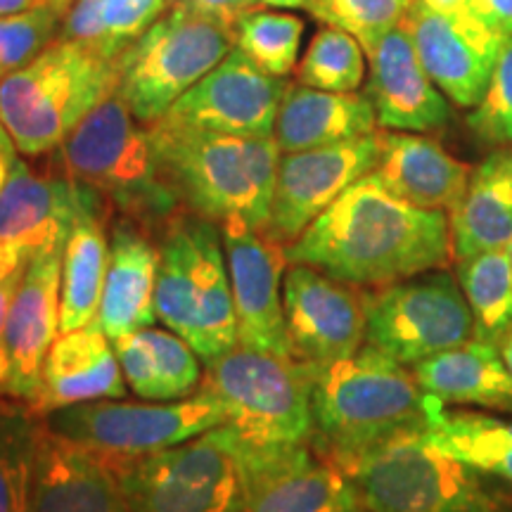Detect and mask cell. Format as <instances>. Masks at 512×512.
<instances>
[{
	"label": "cell",
	"mask_w": 512,
	"mask_h": 512,
	"mask_svg": "<svg viewBox=\"0 0 512 512\" xmlns=\"http://www.w3.org/2000/svg\"><path fill=\"white\" fill-rule=\"evenodd\" d=\"M285 256L287 264L313 266L339 283L377 290L451 266V223L446 211L408 204L368 174L285 245Z\"/></svg>",
	"instance_id": "1"
},
{
	"label": "cell",
	"mask_w": 512,
	"mask_h": 512,
	"mask_svg": "<svg viewBox=\"0 0 512 512\" xmlns=\"http://www.w3.org/2000/svg\"><path fill=\"white\" fill-rule=\"evenodd\" d=\"M150 128L164 181L181 207L214 223L266 230L278 176L273 136H226L157 121Z\"/></svg>",
	"instance_id": "2"
},
{
	"label": "cell",
	"mask_w": 512,
	"mask_h": 512,
	"mask_svg": "<svg viewBox=\"0 0 512 512\" xmlns=\"http://www.w3.org/2000/svg\"><path fill=\"white\" fill-rule=\"evenodd\" d=\"M313 437L339 465L396 434L425 427L427 394L413 370L363 344L354 356L313 366Z\"/></svg>",
	"instance_id": "3"
},
{
	"label": "cell",
	"mask_w": 512,
	"mask_h": 512,
	"mask_svg": "<svg viewBox=\"0 0 512 512\" xmlns=\"http://www.w3.org/2000/svg\"><path fill=\"white\" fill-rule=\"evenodd\" d=\"M55 152L64 176L98 192L147 233H162L183 209L159 169L150 128L117 93L95 107Z\"/></svg>",
	"instance_id": "4"
},
{
	"label": "cell",
	"mask_w": 512,
	"mask_h": 512,
	"mask_svg": "<svg viewBox=\"0 0 512 512\" xmlns=\"http://www.w3.org/2000/svg\"><path fill=\"white\" fill-rule=\"evenodd\" d=\"M117 60L79 41L55 38L0 81V121L19 157L55 152L95 107L117 93Z\"/></svg>",
	"instance_id": "5"
},
{
	"label": "cell",
	"mask_w": 512,
	"mask_h": 512,
	"mask_svg": "<svg viewBox=\"0 0 512 512\" xmlns=\"http://www.w3.org/2000/svg\"><path fill=\"white\" fill-rule=\"evenodd\" d=\"M363 512H512L484 472L439 451L422 427L339 463Z\"/></svg>",
	"instance_id": "6"
},
{
	"label": "cell",
	"mask_w": 512,
	"mask_h": 512,
	"mask_svg": "<svg viewBox=\"0 0 512 512\" xmlns=\"http://www.w3.org/2000/svg\"><path fill=\"white\" fill-rule=\"evenodd\" d=\"M202 387L219 399L223 422L252 451L311 444V363L238 344L204 363Z\"/></svg>",
	"instance_id": "7"
},
{
	"label": "cell",
	"mask_w": 512,
	"mask_h": 512,
	"mask_svg": "<svg viewBox=\"0 0 512 512\" xmlns=\"http://www.w3.org/2000/svg\"><path fill=\"white\" fill-rule=\"evenodd\" d=\"M238 43L233 19L176 3L119 55L117 95L152 126Z\"/></svg>",
	"instance_id": "8"
},
{
	"label": "cell",
	"mask_w": 512,
	"mask_h": 512,
	"mask_svg": "<svg viewBox=\"0 0 512 512\" xmlns=\"http://www.w3.org/2000/svg\"><path fill=\"white\" fill-rule=\"evenodd\" d=\"M131 512H245L247 463L223 422L183 444L110 463Z\"/></svg>",
	"instance_id": "9"
},
{
	"label": "cell",
	"mask_w": 512,
	"mask_h": 512,
	"mask_svg": "<svg viewBox=\"0 0 512 512\" xmlns=\"http://www.w3.org/2000/svg\"><path fill=\"white\" fill-rule=\"evenodd\" d=\"M219 399L200 387L178 401L100 399L48 413L43 422L57 437L98 453L107 463L150 456L223 425Z\"/></svg>",
	"instance_id": "10"
},
{
	"label": "cell",
	"mask_w": 512,
	"mask_h": 512,
	"mask_svg": "<svg viewBox=\"0 0 512 512\" xmlns=\"http://www.w3.org/2000/svg\"><path fill=\"white\" fill-rule=\"evenodd\" d=\"M475 339V318L446 268L366 292V347L413 368Z\"/></svg>",
	"instance_id": "11"
},
{
	"label": "cell",
	"mask_w": 512,
	"mask_h": 512,
	"mask_svg": "<svg viewBox=\"0 0 512 512\" xmlns=\"http://www.w3.org/2000/svg\"><path fill=\"white\" fill-rule=\"evenodd\" d=\"M380 131L344 143L280 155L264 233L280 245L297 240L349 185L380 162Z\"/></svg>",
	"instance_id": "12"
},
{
	"label": "cell",
	"mask_w": 512,
	"mask_h": 512,
	"mask_svg": "<svg viewBox=\"0 0 512 512\" xmlns=\"http://www.w3.org/2000/svg\"><path fill=\"white\" fill-rule=\"evenodd\" d=\"M287 86L285 76L266 74L235 46L159 121L226 136L268 138Z\"/></svg>",
	"instance_id": "13"
},
{
	"label": "cell",
	"mask_w": 512,
	"mask_h": 512,
	"mask_svg": "<svg viewBox=\"0 0 512 512\" xmlns=\"http://www.w3.org/2000/svg\"><path fill=\"white\" fill-rule=\"evenodd\" d=\"M285 328L292 354L311 366L354 356L366 344V292L306 264H287Z\"/></svg>",
	"instance_id": "14"
},
{
	"label": "cell",
	"mask_w": 512,
	"mask_h": 512,
	"mask_svg": "<svg viewBox=\"0 0 512 512\" xmlns=\"http://www.w3.org/2000/svg\"><path fill=\"white\" fill-rule=\"evenodd\" d=\"M401 24L434 86L458 107H477L489 88L503 43L472 5L437 12L415 0Z\"/></svg>",
	"instance_id": "15"
},
{
	"label": "cell",
	"mask_w": 512,
	"mask_h": 512,
	"mask_svg": "<svg viewBox=\"0 0 512 512\" xmlns=\"http://www.w3.org/2000/svg\"><path fill=\"white\" fill-rule=\"evenodd\" d=\"M238 344L266 354L294 356L285 328V245L245 223H221Z\"/></svg>",
	"instance_id": "16"
},
{
	"label": "cell",
	"mask_w": 512,
	"mask_h": 512,
	"mask_svg": "<svg viewBox=\"0 0 512 512\" xmlns=\"http://www.w3.org/2000/svg\"><path fill=\"white\" fill-rule=\"evenodd\" d=\"M62 247H50L29 261L0 347V394L29 406L41 392L43 363L60 335Z\"/></svg>",
	"instance_id": "17"
},
{
	"label": "cell",
	"mask_w": 512,
	"mask_h": 512,
	"mask_svg": "<svg viewBox=\"0 0 512 512\" xmlns=\"http://www.w3.org/2000/svg\"><path fill=\"white\" fill-rule=\"evenodd\" d=\"M242 444V441H240ZM245 448V512H363L351 479L311 444Z\"/></svg>",
	"instance_id": "18"
},
{
	"label": "cell",
	"mask_w": 512,
	"mask_h": 512,
	"mask_svg": "<svg viewBox=\"0 0 512 512\" xmlns=\"http://www.w3.org/2000/svg\"><path fill=\"white\" fill-rule=\"evenodd\" d=\"M83 185L67 176H38L22 157L0 192V275L27 271L29 261L67 242Z\"/></svg>",
	"instance_id": "19"
},
{
	"label": "cell",
	"mask_w": 512,
	"mask_h": 512,
	"mask_svg": "<svg viewBox=\"0 0 512 512\" xmlns=\"http://www.w3.org/2000/svg\"><path fill=\"white\" fill-rule=\"evenodd\" d=\"M366 60V98L384 131L427 133L451 119L446 95L427 76L403 24L366 48Z\"/></svg>",
	"instance_id": "20"
},
{
	"label": "cell",
	"mask_w": 512,
	"mask_h": 512,
	"mask_svg": "<svg viewBox=\"0 0 512 512\" xmlns=\"http://www.w3.org/2000/svg\"><path fill=\"white\" fill-rule=\"evenodd\" d=\"M29 512H131L114 467L43 422Z\"/></svg>",
	"instance_id": "21"
},
{
	"label": "cell",
	"mask_w": 512,
	"mask_h": 512,
	"mask_svg": "<svg viewBox=\"0 0 512 512\" xmlns=\"http://www.w3.org/2000/svg\"><path fill=\"white\" fill-rule=\"evenodd\" d=\"M126 389L112 339L93 320L57 335L43 363L41 392L29 408L38 418H46L76 403L124 399Z\"/></svg>",
	"instance_id": "22"
},
{
	"label": "cell",
	"mask_w": 512,
	"mask_h": 512,
	"mask_svg": "<svg viewBox=\"0 0 512 512\" xmlns=\"http://www.w3.org/2000/svg\"><path fill=\"white\" fill-rule=\"evenodd\" d=\"M157 271L159 247L150 233L126 216L114 221L105 285L95 318L107 337L119 339L157 323Z\"/></svg>",
	"instance_id": "23"
},
{
	"label": "cell",
	"mask_w": 512,
	"mask_h": 512,
	"mask_svg": "<svg viewBox=\"0 0 512 512\" xmlns=\"http://www.w3.org/2000/svg\"><path fill=\"white\" fill-rule=\"evenodd\" d=\"M380 162L373 174L396 197L420 209L451 214L463 200L472 166L451 157L437 140L408 131L380 133Z\"/></svg>",
	"instance_id": "24"
},
{
	"label": "cell",
	"mask_w": 512,
	"mask_h": 512,
	"mask_svg": "<svg viewBox=\"0 0 512 512\" xmlns=\"http://www.w3.org/2000/svg\"><path fill=\"white\" fill-rule=\"evenodd\" d=\"M105 211L107 202L83 185L79 209L62 247L60 332L79 330L98 318L110 256Z\"/></svg>",
	"instance_id": "25"
},
{
	"label": "cell",
	"mask_w": 512,
	"mask_h": 512,
	"mask_svg": "<svg viewBox=\"0 0 512 512\" xmlns=\"http://www.w3.org/2000/svg\"><path fill=\"white\" fill-rule=\"evenodd\" d=\"M377 117L366 93H330L290 83L275 117L273 138L280 152H304L370 136Z\"/></svg>",
	"instance_id": "26"
},
{
	"label": "cell",
	"mask_w": 512,
	"mask_h": 512,
	"mask_svg": "<svg viewBox=\"0 0 512 512\" xmlns=\"http://www.w3.org/2000/svg\"><path fill=\"white\" fill-rule=\"evenodd\" d=\"M453 259H467L512 242V150L491 152L472 169L463 200L448 214Z\"/></svg>",
	"instance_id": "27"
},
{
	"label": "cell",
	"mask_w": 512,
	"mask_h": 512,
	"mask_svg": "<svg viewBox=\"0 0 512 512\" xmlns=\"http://www.w3.org/2000/svg\"><path fill=\"white\" fill-rule=\"evenodd\" d=\"M422 392L441 403H477L512 411V377L496 344L470 339L411 368Z\"/></svg>",
	"instance_id": "28"
},
{
	"label": "cell",
	"mask_w": 512,
	"mask_h": 512,
	"mask_svg": "<svg viewBox=\"0 0 512 512\" xmlns=\"http://www.w3.org/2000/svg\"><path fill=\"white\" fill-rule=\"evenodd\" d=\"M422 432L439 451L512 486V420L451 411L446 403L427 394Z\"/></svg>",
	"instance_id": "29"
},
{
	"label": "cell",
	"mask_w": 512,
	"mask_h": 512,
	"mask_svg": "<svg viewBox=\"0 0 512 512\" xmlns=\"http://www.w3.org/2000/svg\"><path fill=\"white\" fill-rule=\"evenodd\" d=\"M166 8L169 0H72L57 38L79 41L102 57L119 60Z\"/></svg>",
	"instance_id": "30"
},
{
	"label": "cell",
	"mask_w": 512,
	"mask_h": 512,
	"mask_svg": "<svg viewBox=\"0 0 512 512\" xmlns=\"http://www.w3.org/2000/svg\"><path fill=\"white\" fill-rule=\"evenodd\" d=\"M458 283L472 318L475 337L489 344H501L512 330V264L508 249H491L460 259Z\"/></svg>",
	"instance_id": "31"
},
{
	"label": "cell",
	"mask_w": 512,
	"mask_h": 512,
	"mask_svg": "<svg viewBox=\"0 0 512 512\" xmlns=\"http://www.w3.org/2000/svg\"><path fill=\"white\" fill-rule=\"evenodd\" d=\"M43 418L0 399V512H29Z\"/></svg>",
	"instance_id": "32"
},
{
	"label": "cell",
	"mask_w": 512,
	"mask_h": 512,
	"mask_svg": "<svg viewBox=\"0 0 512 512\" xmlns=\"http://www.w3.org/2000/svg\"><path fill=\"white\" fill-rule=\"evenodd\" d=\"M238 46L256 67L271 76H287L297 67L304 19L290 10L261 8L235 22Z\"/></svg>",
	"instance_id": "33"
},
{
	"label": "cell",
	"mask_w": 512,
	"mask_h": 512,
	"mask_svg": "<svg viewBox=\"0 0 512 512\" xmlns=\"http://www.w3.org/2000/svg\"><path fill=\"white\" fill-rule=\"evenodd\" d=\"M366 79V50L344 29L325 24L297 64V83L318 91L356 93Z\"/></svg>",
	"instance_id": "34"
},
{
	"label": "cell",
	"mask_w": 512,
	"mask_h": 512,
	"mask_svg": "<svg viewBox=\"0 0 512 512\" xmlns=\"http://www.w3.org/2000/svg\"><path fill=\"white\" fill-rule=\"evenodd\" d=\"M64 12L50 3L0 17V81L29 64L60 36Z\"/></svg>",
	"instance_id": "35"
},
{
	"label": "cell",
	"mask_w": 512,
	"mask_h": 512,
	"mask_svg": "<svg viewBox=\"0 0 512 512\" xmlns=\"http://www.w3.org/2000/svg\"><path fill=\"white\" fill-rule=\"evenodd\" d=\"M415 0H313L311 15L330 27L344 29L363 50L399 27Z\"/></svg>",
	"instance_id": "36"
},
{
	"label": "cell",
	"mask_w": 512,
	"mask_h": 512,
	"mask_svg": "<svg viewBox=\"0 0 512 512\" xmlns=\"http://www.w3.org/2000/svg\"><path fill=\"white\" fill-rule=\"evenodd\" d=\"M150 349L155 366L162 377L166 401H178L192 396L202 387L204 366L202 358L190 347L188 339L176 335L169 328H143L138 330Z\"/></svg>",
	"instance_id": "37"
},
{
	"label": "cell",
	"mask_w": 512,
	"mask_h": 512,
	"mask_svg": "<svg viewBox=\"0 0 512 512\" xmlns=\"http://www.w3.org/2000/svg\"><path fill=\"white\" fill-rule=\"evenodd\" d=\"M467 124L484 143L512 145V38L503 43L489 88Z\"/></svg>",
	"instance_id": "38"
},
{
	"label": "cell",
	"mask_w": 512,
	"mask_h": 512,
	"mask_svg": "<svg viewBox=\"0 0 512 512\" xmlns=\"http://www.w3.org/2000/svg\"><path fill=\"white\" fill-rule=\"evenodd\" d=\"M126 387L143 401H166L162 377L140 332L112 339Z\"/></svg>",
	"instance_id": "39"
},
{
	"label": "cell",
	"mask_w": 512,
	"mask_h": 512,
	"mask_svg": "<svg viewBox=\"0 0 512 512\" xmlns=\"http://www.w3.org/2000/svg\"><path fill=\"white\" fill-rule=\"evenodd\" d=\"M190 5V8L211 12L226 19L238 22L242 15L261 8H278V10H313V0H169V5Z\"/></svg>",
	"instance_id": "40"
},
{
	"label": "cell",
	"mask_w": 512,
	"mask_h": 512,
	"mask_svg": "<svg viewBox=\"0 0 512 512\" xmlns=\"http://www.w3.org/2000/svg\"><path fill=\"white\" fill-rule=\"evenodd\" d=\"M472 10L489 27L498 41L512 38V0H470Z\"/></svg>",
	"instance_id": "41"
},
{
	"label": "cell",
	"mask_w": 512,
	"mask_h": 512,
	"mask_svg": "<svg viewBox=\"0 0 512 512\" xmlns=\"http://www.w3.org/2000/svg\"><path fill=\"white\" fill-rule=\"evenodd\" d=\"M22 275H24V271L0 275V347H3L5 325H8V313H10L12 299H15L17 287H19V283H22Z\"/></svg>",
	"instance_id": "42"
},
{
	"label": "cell",
	"mask_w": 512,
	"mask_h": 512,
	"mask_svg": "<svg viewBox=\"0 0 512 512\" xmlns=\"http://www.w3.org/2000/svg\"><path fill=\"white\" fill-rule=\"evenodd\" d=\"M43 3H46V0H0V17L17 15V12L38 8V5Z\"/></svg>",
	"instance_id": "43"
},
{
	"label": "cell",
	"mask_w": 512,
	"mask_h": 512,
	"mask_svg": "<svg viewBox=\"0 0 512 512\" xmlns=\"http://www.w3.org/2000/svg\"><path fill=\"white\" fill-rule=\"evenodd\" d=\"M0 152H5V155L8 157H19V152H17V147H15V143H12V138H10V133L5 131V126H3V121H0Z\"/></svg>",
	"instance_id": "44"
},
{
	"label": "cell",
	"mask_w": 512,
	"mask_h": 512,
	"mask_svg": "<svg viewBox=\"0 0 512 512\" xmlns=\"http://www.w3.org/2000/svg\"><path fill=\"white\" fill-rule=\"evenodd\" d=\"M498 349H501L503 363H505V368H508V373H510V377H512V330L508 332V335L503 337V342L498 344Z\"/></svg>",
	"instance_id": "45"
},
{
	"label": "cell",
	"mask_w": 512,
	"mask_h": 512,
	"mask_svg": "<svg viewBox=\"0 0 512 512\" xmlns=\"http://www.w3.org/2000/svg\"><path fill=\"white\" fill-rule=\"evenodd\" d=\"M15 159H17V157H15ZM15 159H12V157H8V155H5V152H0V192H3V188H5V183H8V176H10L12 162H15Z\"/></svg>",
	"instance_id": "46"
},
{
	"label": "cell",
	"mask_w": 512,
	"mask_h": 512,
	"mask_svg": "<svg viewBox=\"0 0 512 512\" xmlns=\"http://www.w3.org/2000/svg\"><path fill=\"white\" fill-rule=\"evenodd\" d=\"M46 3H50V5H53V8H57V10L67 12L69 5H72V0H46Z\"/></svg>",
	"instance_id": "47"
},
{
	"label": "cell",
	"mask_w": 512,
	"mask_h": 512,
	"mask_svg": "<svg viewBox=\"0 0 512 512\" xmlns=\"http://www.w3.org/2000/svg\"><path fill=\"white\" fill-rule=\"evenodd\" d=\"M508 254H510V264H512V242L508 245Z\"/></svg>",
	"instance_id": "48"
}]
</instances>
